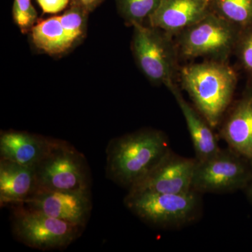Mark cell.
Listing matches in <instances>:
<instances>
[{"instance_id": "obj_1", "label": "cell", "mask_w": 252, "mask_h": 252, "mask_svg": "<svg viewBox=\"0 0 252 252\" xmlns=\"http://www.w3.org/2000/svg\"><path fill=\"white\" fill-rule=\"evenodd\" d=\"M170 151L167 135L156 129H142L115 137L106 150V176L128 191L144 180Z\"/></svg>"}, {"instance_id": "obj_2", "label": "cell", "mask_w": 252, "mask_h": 252, "mask_svg": "<svg viewBox=\"0 0 252 252\" xmlns=\"http://www.w3.org/2000/svg\"><path fill=\"white\" fill-rule=\"evenodd\" d=\"M180 77L198 112L212 128L220 126L236 88L234 70L222 61H209L185 66Z\"/></svg>"}, {"instance_id": "obj_3", "label": "cell", "mask_w": 252, "mask_h": 252, "mask_svg": "<svg viewBox=\"0 0 252 252\" xmlns=\"http://www.w3.org/2000/svg\"><path fill=\"white\" fill-rule=\"evenodd\" d=\"M202 194L127 192L124 205L144 223L160 228H177L198 220L203 212Z\"/></svg>"}, {"instance_id": "obj_4", "label": "cell", "mask_w": 252, "mask_h": 252, "mask_svg": "<svg viewBox=\"0 0 252 252\" xmlns=\"http://www.w3.org/2000/svg\"><path fill=\"white\" fill-rule=\"evenodd\" d=\"M13 207V235L18 242L31 248L41 251L64 250L80 236L84 229L21 204Z\"/></svg>"}, {"instance_id": "obj_5", "label": "cell", "mask_w": 252, "mask_h": 252, "mask_svg": "<svg viewBox=\"0 0 252 252\" xmlns=\"http://www.w3.org/2000/svg\"><path fill=\"white\" fill-rule=\"evenodd\" d=\"M34 169L36 191L91 190V170L87 160L66 141L57 139Z\"/></svg>"}, {"instance_id": "obj_6", "label": "cell", "mask_w": 252, "mask_h": 252, "mask_svg": "<svg viewBox=\"0 0 252 252\" xmlns=\"http://www.w3.org/2000/svg\"><path fill=\"white\" fill-rule=\"evenodd\" d=\"M132 49L139 67L151 82L174 85L177 68V51L171 35L145 25L133 26Z\"/></svg>"}, {"instance_id": "obj_7", "label": "cell", "mask_w": 252, "mask_h": 252, "mask_svg": "<svg viewBox=\"0 0 252 252\" xmlns=\"http://www.w3.org/2000/svg\"><path fill=\"white\" fill-rule=\"evenodd\" d=\"M241 31L211 11L179 33V50L187 59L210 57L223 61L234 51Z\"/></svg>"}, {"instance_id": "obj_8", "label": "cell", "mask_w": 252, "mask_h": 252, "mask_svg": "<svg viewBox=\"0 0 252 252\" xmlns=\"http://www.w3.org/2000/svg\"><path fill=\"white\" fill-rule=\"evenodd\" d=\"M252 177V165L246 159L230 148H220L212 157L197 160L192 189L200 194L231 193L243 190Z\"/></svg>"}, {"instance_id": "obj_9", "label": "cell", "mask_w": 252, "mask_h": 252, "mask_svg": "<svg viewBox=\"0 0 252 252\" xmlns=\"http://www.w3.org/2000/svg\"><path fill=\"white\" fill-rule=\"evenodd\" d=\"M91 193V190H39L21 205L84 228L92 211Z\"/></svg>"}, {"instance_id": "obj_10", "label": "cell", "mask_w": 252, "mask_h": 252, "mask_svg": "<svg viewBox=\"0 0 252 252\" xmlns=\"http://www.w3.org/2000/svg\"><path fill=\"white\" fill-rule=\"evenodd\" d=\"M195 158H186L170 151L152 172L127 192L180 194L192 189Z\"/></svg>"}, {"instance_id": "obj_11", "label": "cell", "mask_w": 252, "mask_h": 252, "mask_svg": "<svg viewBox=\"0 0 252 252\" xmlns=\"http://www.w3.org/2000/svg\"><path fill=\"white\" fill-rule=\"evenodd\" d=\"M211 12L205 0H161L149 18V26L172 34H179Z\"/></svg>"}, {"instance_id": "obj_12", "label": "cell", "mask_w": 252, "mask_h": 252, "mask_svg": "<svg viewBox=\"0 0 252 252\" xmlns=\"http://www.w3.org/2000/svg\"><path fill=\"white\" fill-rule=\"evenodd\" d=\"M56 141L57 139L26 131H1L0 158L35 167L49 153Z\"/></svg>"}, {"instance_id": "obj_13", "label": "cell", "mask_w": 252, "mask_h": 252, "mask_svg": "<svg viewBox=\"0 0 252 252\" xmlns=\"http://www.w3.org/2000/svg\"><path fill=\"white\" fill-rule=\"evenodd\" d=\"M220 137L228 148L252 165V91L243 94L220 126Z\"/></svg>"}, {"instance_id": "obj_14", "label": "cell", "mask_w": 252, "mask_h": 252, "mask_svg": "<svg viewBox=\"0 0 252 252\" xmlns=\"http://www.w3.org/2000/svg\"><path fill=\"white\" fill-rule=\"evenodd\" d=\"M36 190L35 169L0 158V205L23 203Z\"/></svg>"}, {"instance_id": "obj_15", "label": "cell", "mask_w": 252, "mask_h": 252, "mask_svg": "<svg viewBox=\"0 0 252 252\" xmlns=\"http://www.w3.org/2000/svg\"><path fill=\"white\" fill-rule=\"evenodd\" d=\"M183 114L193 142L197 160H203L217 154L220 148L212 127L203 116L184 98L175 84L169 88Z\"/></svg>"}, {"instance_id": "obj_16", "label": "cell", "mask_w": 252, "mask_h": 252, "mask_svg": "<svg viewBox=\"0 0 252 252\" xmlns=\"http://www.w3.org/2000/svg\"><path fill=\"white\" fill-rule=\"evenodd\" d=\"M31 31L33 44L46 54H63L73 46L63 29L59 16L41 21L34 25Z\"/></svg>"}, {"instance_id": "obj_17", "label": "cell", "mask_w": 252, "mask_h": 252, "mask_svg": "<svg viewBox=\"0 0 252 252\" xmlns=\"http://www.w3.org/2000/svg\"><path fill=\"white\" fill-rule=\"evenodd\" d=\"M210 9L241 29L252 26V0H212Z\"/></svg>"}, {"instance_id": "obj_18", "label": "cell", "mask_w": 252, "mask_h": 252, "mask_svg": "<svg viewBox=\"0 0 252 252\" xmlns=\"http://www.w3.org/2000/svg\"><path fill=\"white\" fill-rule=\"evenodd\" d=\"M121 16L126 24L133 27L144 25L158 7L161 0H115Z\"/></svg>"}, {"instance_id": "obj_19", "label": "cell", "mask_w": 252, "mask_h": 252, "mask_svg": "<svg viewBox=\"0 0 252 252\" xmlns=\"http://www.w3.org/2000/svg\"><path fill=\"white\" fill-rule=\"evenodd\" d=\"M89 14L81 5L71 1L70 7L59 16L63 29L73 45L85 35Z\"/></svg>"}, {"instance_id": "obj_20", "label": "cell", "mask_w": 252, "mask_h": 252, "mask_svg": "<svg viewBox=\"0 0 252 252\" xmlns=\"http://www.w3.org/2000/svg\"><path fill=\"white\" fill-rule=\"evenodd\" d=\"M13 16L15 23L23 33L31 31L37 19V13L31 0H14Z\"/></svg>"}, {"instance_id": "obj_21", "label": "cell", "mask_w": 252, "mask_h": 252, "mask_svg": "<svg viewBox=\"0 0 252 252\" xmlns=\"http://www.w3.org/2000/svg\"><path fill=\"white\" fill-rule=\"evenodd\" d=\"M234 51L244 69L252 77V26L242 29Z\"/></svg>"}, {"instance_id": "obj_22", "label": "cell", "mask_w": 252, "mask_h": 252, "mask_svg": "<svg viewBox=\"0 0 252 252\" xmlns=\"http://www.w3.org/2000/svg\"><path fill=\"white\" fill-rule=\"evenodd\" d=\"M46 14H57L63 11L72 0H36Z\"/></svg>"}, {"instance_id": "obj_23", "label": "cell", "mask_w": 252, "mask_h": 252, "mask_svg": "<svg viewBox=\"0 0 252 252\" xmlns=\"http://www.w3.org/2000/svg\"><path fill=\"white\" fill-rule=\"evenodd\" d=\"M103 1L104 0H72V2L81 5L89 13L94 11Z\"/></svg>"}, {"instance_id": "obj_24", "label": "cell", "mask_w": 252, "mask_h": 252, "mask_svg": "<svg viewBox=\"0 0 252 252\" xmlns=\"http://www.w3.org/2000/svg\"><path fill=\"white\" fill-rule=\"evenodd\" d=\"M243 190L245 194H246V196L249 201L250 202L252 205V177L250 182H248V185L245 187Z\"/></svg>"}, {"instance_id": "obj_25", "label": "cell", "mask_w": 252, "mask_h": 252, "mask_svg": "<svg viewBox=\"0 0 252 252\" xmlns=\"http://www.w3.org/2000/svg\"><path fill=\"white\" fill-rule=\"evenodd\" d=\"M205 1H207V2L209 3V4H210V2H211V1H212V0H205Z\"/></svg>"}]
</instances>
